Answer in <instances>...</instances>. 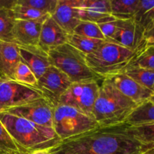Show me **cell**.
Masks as SVG:
<instances>
[{
	"mask_svg": "<svg viewBox=\"0 0 154 154\" xmlns=\"http://www.w3.org/2000/svg\"><path fill=\"white\" fill-rule=\"evenodd\" d=\"M128 130L126 123L99 126L61 141L51 154H142L147 150Z\"/></svg>",
	"mask_w": 154,
	"mask_h": 154,
	"instance_id": "6da1fadb",
	"label": "cell"
},
{
	"mask_svg": "<svg viewBox=\"0 0 154 154\" xmlns=\"http://www.w3.org/2000/svg\"><path fill=\"white\" fill-rule=\"evenodd\" d=\"M0 121L24 154L50 150L62 141L53 128L38 125L8 113H0Z\"/></svg>",
	"mask_w": 154,
	"mask_h": 154,
	"instance_id": "7a4b0ae2",
	"label": "cell"
},
{
	"mask_svg": "<svg viewBox=\"0 0 154 154\" xmlns=\"http://www.w3.org/2000/svg\"><path fill=\"white\" fill-rule=\"evenodd\" d=\"M138 105L122 94L107 78L102 79L93 117L100 126L123 123Z\"/></svg>",
	"mask_w": 154,
	"mask_h": 154,
	"instance_id": "3957f363",
	"label": "cell"
},
{
	"mask_svg": "<svg viewBox=\"0 0 154 154\" xmlns=\"http://www.w3.org/2000/svg\"><path fill=\"white\" fill-rule=\"evenodd\" d=\"M138 54L117 44L105 41L95 52L86 55L89 68L102 79L122 73Z\"/></svg>",
	"mask_w": 154,
	"mask_h": 154,
	"instance_id": "277c9868",
	"label": "cell"
},
{
	"mask_svg": "<svg viewBox=\"0 0 154 154\" xmlns=\"http://www.w3.org/2000/svg\"><path fill=\"white\" fill-rule=\"evenodd\" d=\"M48 54L51 66L66 74L72 83L86 81H102L89 68L86 55L66 43L51 50Z\"/></svg>",
	"mask_w": 154,
	"mask_h": 154,
	"instance_id": "5b68a950",
	"label": "cell"
},
{
	"mask_svg": "<svg viewBox=\"0 0 154 154\" xmlns=\"http://www.w3.org/2000/svg\"><path fill=\"white\" fill-rule=\"evenodd\" d=\"M94 118L70 106L58 105L54 108L53 129L62 141L99 127Z\"/></svg>",
	"mask_w": 154,
	"mask_h": 154,
	"instance_id": "8992f818",
	"label": "cell"
},
{
	"mask_svg": "<svg viewBox=\"0 0 154 154\" xmlns=\"http://www.w3.org/2000/svg\"><path fill=\"white\" fill-rule=\"evenodd\" d=\"M99 82L92 80L72 83L60 97L59 105L70 106L93 118V111L99 95Z\"/></svg>",
	"mask_w": 154,
	"mask_h": 154,
	"instance_id": "52a82bcc",
	"label": "cell"
},
{
	"mask_svg": "<svg viewBox=\"0 0 154 154\" xmlns=\"http://www.w3.org/2000/svg\"><path fill=\"white\" fill-rule=\"evenodd\" d=\"M42 97L44 96L38 89L11 79L0 78V113Z\"/></svg>",
	"mask_w": 154,
	"mask_h": 154,
	"instance_id": "ba28073f",
	"label": "cell"
},
{
	"mask_svg": "<svg viewBox=\"0 0 154 154\" xmlns=\"http://www.w3.org/2000/svg\"><path fill=\"white\" fill-rule=\"evenodd\" d=\"M54 108L46 98L42 97L8 109L5 113L29 120L38 125L53 128Z\"/></svg>",
	"mask_w": 154,
	"mask_h": 154,
	"instance_id": "9c48e42d",
	"label": "cell"
},
{
	"mask_svg": "<svg viewBox=\"0 0 154 154\" xmlns=\"http://www.w3.org/2000/svg\"><path fill=\"white\" fill-rule=\"evenodd\" d=\"M72 81L57 68L50 66L45 73L38 79L37 88L54 107L59 105V101L63 93L69 89Z\"/></svg>",
	"mask_w": 154,
	"mask_h": 154,
	"instance_id": "30bf717a",
	"label": "cell"
},
{
	"mask_svg": "<svg viewBox=\"0 0 154 154\" xmlns=\"http://www.w3.org/2000/svg\"><path fill=\"white\" fill-rule=\"evenodd\" d=\"M144 30L133 19L117 20L115 33L105 41L124 47L138 54L147 48L144 38Z\"/></svg>",
	"mask_w": 154,
	"mask_h": 154,
	"instance_id": "8fae6325",
	"label": "cell"
},
{
	"mask_svg": "<svg viewBox=\"0 0 154 154\" xmlns=\"http://www.w3.org/2000/svg\"><path fill=\"white\" fill-rule=\"evenodd\" d=\"M107 79L109 80L122 94L138 105L150 100L154 95L152 90L140 85L124 72L107 78Z\"/></svg>",
	"mask_w": 154,
	"mask_h": 154,
	"instance_id": "7c38bea8",
	"label": "cell"
},
{
	"mask_svg": "<svg viewBox=\"0 0 154 154\" xmlns=\"http://www.w3.org/2000/svg\"><path fill=\"white\" fill-rule=\"evenodd\" d=\"M80 0H58L57 8L51 15L54 20L69 35L72 34L81 22L78 7Z\"/></svg>",
	"mask_w": 154,
	"mask_h": 154,
	"instance_id": "4fadbf2b",
	"label": "cell"
},
{
	"mask_svg": "<svg viewBox=\"0 0 154 154\" xmlns=\"http://www.w3.org/2000/svg\"><path fill=\"white\" fill-rule=\"evenodd\" d=\"M69 34L63 29L51 16L42 23L38 45L45 52L68 43Z\"/></svg>",
	"mask_w": 154,
	"mask_h": 154,
	"instance_id": "5bb4252c",
	"label": "cell"
},
{
	"mask_svg": "<svg viewBox=\"0 0 154 154\" xmlns=\"http://www.w3.org/2000/svg\"><path fill=\"white\" fill-rule=\"evenodd\" d=\"M44 22L16 20L13 30L14 42L19 46H38Z\"/></svg>",
	"mask_w": 154,
	"mask_h": 154,
	"instance_id": "9a60e30c",
	"label": "cell"
},
{
	"mask_svg": "<svg viewBox=\"0 0 154 154\" xmlns=\"http://www.w3.org/2000/svg\"><path fill=\"white\" fill-rule=\"evenodd\" d=\"M19 51L21 61L29 67L37 79L51 66L48 54L38 46H19Z\"/></svg>",
	"mask_w": 154,
	"mask_h": 154,
	"instance_id": "2e32d148",
	"label": "cell"
},
{
	"mask_svg": "<svg viewBox=\"0 0 154 154\" xmlns=\"http://www.w3.org/2000/svg\"><path fill=\"white\" fill-rule=\"evenodd\" d=\"M78 12L81 21L98 23L111 16L110 0H80Z\"/></svg>",
	"mask_w": 154,
	"mask_h": 154,
	"instance_id": "e0dca14e",
	"label": "cell"
},
{
	"mask_svg": "<svg viewBox=\"0 0 154 154\" xmlns=\"http://www.w3.org/2000/svg\"><path fill=\"white\" fill-rule=\"evenodd\" d=\"M0 61L4 78H13L14 72L21 62L19 46L14 42H0Z\"/></svg>",
	"mask_w": 154,
	"mask_h": 154,
	"instance_id": "ac0fdd59",
	"label": "cell"
},
{
	"mask_svg": "<svg viewBox=\"0 0 154 154\" xmlns=\"http://www.w3.org/2000/svg\"><path fill=\"white\" fill-rule=\"evenodd\" d=\"M124 123L129 126L154 123V102L148 100L138 105L128 116Z\"/></svg>",
	"mask_w": 154,
	"mask_h": 154,
	"instance_id": "d6986e66",
	"label": "cell"
},
{
	"mask_svg": "<svg viewBox=\"0 0 154 154\" xmlns=\"http://www.w3.org/2000/svg\"><path fill=\"white\" fill-rule=\"evenodd\" d=\"M139 0H110L111 16L120 20L133 19Z\"/></svg>",
	"mask_w": 154,
	"mask_h": 154,
	"instance_id": "ffe728a7",
	"label": "cell"
},
{
	"mask_svg": "<svg viewBox=\"0 0 154 154\" xmlns=\"http://www.w3.org/2000/svg\"><path fill=\"white\" fill-rule=\"evenodd\" d=\"M123 72L140 85L152 91L153 90L154 72L153 71L147 70L135 65L130 64Z\"/></svg>",
	"mask_w": 154,
	"mask_h": 154,
	"instance_id": "44dd1931",
	"label": "cell"
},
{
	"mask_svg": "<svg viewBox=\"0 0 154 154\" xmlns=\"http://www.w3.org/2000/svg\"><path fill=\"white\" fill-rule=\"evenodd\" d=\"M104 42V40L90 38L75 33L69 35L68 38V43L85 55L95 52L103 44Z\"/></svg>",
	"mask_w": 154,
	"mask_h": 154,
	"instance_id": "7402d4cb",
	"label": "cell"
},
{
	"mask_svg": "<svg viewBox=\"0 0 154 154\" xmlns=\"http://www.w3.org/2000/svg\"><path fill=\"white\" fill-rule=\"evenodd\" d=\"M11 10L12 11L15 19L21 20H35L44 22L51 17L49 14L40 11L32 8L17 4L16 0H14V2Z\"/></svg>",
	"mask_w": 154,
	"mask_h": 154,
	"instance_id": "603a6c76",
	"label": "cell"
},
{
	"mask_svg": "<svg viewBox=\"0 0 154 154\" xmlns=\"http://www.w3.org/2000/svg\"><path fill=\"white\" fill-rule=\"evenodd\" d=\"M15 21L16 19L11 9L0 8V41L1 42H14L13 30Z\"/></svg>",
	"mask_w": 154,
	"mask_h": 154,
	"instance_id": "cb8c5ba5",
	"label": "cell"
},
{
	"mask_svg": "<svg viewBox=\"0 0 154 154\" xmlns=\"http://www.w3.org/2000/svg\"><path fill=\"white\" fill-rule=\"evenodd\" d=\"M154 18V0H139L133 20L145 29Z\"/></svg>",
	"mask_w": 154,
	"mask_h": 154,
	"instance_id": "d4e9b609",
	"label": "cell"
},
{
	"mask_svg": "<svg viewBox=\"0 0 154 154\" xmlns=\"http://www.w3.org/2000/svg\"><path fill=\"white\" fill-rule=\"evenodd\" d=\"M129 133L147 148L154 147V123L138 126H128Z\"/></svg>",
	"mask_w": 154,
	"mask_h": 154,
	"instance_id": "484cf974",
	"label": "cell"
},
{
	"mask_svg": "<svg viewBox=\"0 0 154 154\" xmlns=\"http://www.w3.org/2000/svg\"><path fill=\"white\" fill-rule=\"evenodd\" d=\"M12 80L33 88H37L38 87V79L36 76L29 67L22 61L17 66Z\"/></svg>",
	"mask_w": 154,
	"mask_h": 154,
	"instance_id": "4316f807",
	"label": "cell"
},
{
	"mask_svg": "<svg viewBox=\"0 0 154 154\" xmlns=\"http://www.w3.org/2000/svg\"><path fill=\"white\" fill-rule=\"evenodd\" d=\"M73 33L84 36V37L90 38L105 41V37L96 23L81 21L79 24L77 26L76 28L75 29Z\"/></svg>",
	"mask_w": 154,
	"mask_h": 154,
	"instance_id": "83f0119b",
	"label": "cell"
},
{
	"mask_svg": "<svg viewBox=\"0 0 154 154\" xmlns=\"http://www.w3.org/2000/svg\"><path fill=\"white\" fill-rule=\"evenodd\" d=\"M16 3L49 14L51 16L57 8L58 0H16Z\"/></svg>",
	"mask_w": 154,
	"mask_h": 154,
	"instance_id": "f1b7e54d",
	"label": "cell"
},
{
	"mask_svg": "<svg viewBox=\"0 0 154 154\" xmlns=\"http://www.w3.org/2000/svg\"><path fill=\"white\" fill-rule=\"evenodd\" d=\"M131 64L154 72V46L147 47L143 50Z\"/></svg>",
	"mask_w": 154,
	"mask_h": 154,
	"instance_id": "f546056e",
	"label": "cell"
},
{
	"mask_svg": "<svg viewBox=\"0 0 154 154\" xmlns=\"http://www.w3.org/2000/svg\"><path fill=\"white\" fill-rule=\"evenodd\" d=\"M0 152L24 154L15 144L1 121H0Z\"/></svg>",
	"mask_w": 154,
	"mask_h": 154,
	"instance_id": "4dcf8cb0",
	"label": "cell"
},
{
	"mask_svg": "<svg viewBox=\"0 0 154 154\" xmlns=\"http://www.w3.org/2000/svg\"><path fill=\"white\" fill-rule=\"evenodd\" d=\"M97 24L106 40L112 37L115 33L117 26V20L114 17L109 16L102 19Z\"/></svg>",
	"mask_w": 154,
	"mask_h": 154,
	"instance_id": "1f68e13d",
	"label": "cell"
},
{
	"mask_svg": "<svg viewBox=\"0 0 154 154\" xmlns=\"http://www.w3.org/2000/svg\"><path fill=\"white\" fill-rule=\"evenodd\" d=\"M144 38L147 47L154 46V18L144 29Z\"/></svg>",
	"mask_w": 154,
	"mask_h": 154,
	"instance_id": "d6a6232c",
	"label": "cell"
},
{
	"mask_svg": "<svg viewBox=\"0 0 154 154\" xmlns=\"http://www.w3.org/2000/svg\"><path fill=\"white\" fill-rule=\"evenodd\" d=\"M26 154H51L49 150H38V151L31 152V153H28Z\"/></svg>",
	"mask_w": 154,
	"mask_h": 154,
	"instance_id": "836d02e7",
	"label": "cell"
},
{
	"mask_svg": "<svg viewBox=\"0 0 154 154\" xmlns=\"http://www.w3.org/2000/svg\"><path fill=\"white\" fill-rule=\"evenodd\" d=\"M142 154H154V147L147 149L146 151H144Z\"/></svg>",
	"mask_w": 154,
	"mask_h": 154,
	"instance_id": "e575fe53",
	"label": "cell"
},
{
	"mask_svg": "<svg viewBox=\"0 0 154 154\" xmlns=\"http://www.w3.org/2000/svg\"><path fill=\"white\" fill-rule=\"evenodd\" d=\"M1 42V41H0ZM0 78H4L2 74V66H1V61H0Z\"/></svg>",
	"mask_w": 154,
	"mask_h": 154,
	"instance_id": "d590c367",
	"label": "cell"
},
{
	"mask_svg": "<svg viewBox=\"0 0 154 154\" xmlns=\"http://www.w3.org/2000/svg\"><path fill=\"white\" fill-rule=\"evenodd\" d=\"M0 154H18V153H4V152H0Z\"/></svg>",
	"mask_w": 154,
	"mask_h": 154,
	"instance_id": "8d00e7d4",
	"label": "cell"
},
{
	"mask_svg": "<svg viewBox=\"0 0 154 154\" xmlns=\"http://www.w3.org/2000/svg\"><path fill=\"white\" fill-rule=\"evenodd\" d=\"M150 101H152V102H154V95H153V96H152L151 99H150Z\"/></svg>",
	"mask_w": 154,
	"mask_h": 154,
	"instance_id": "74e56055",
	"label": "cell"
},
{
	"mask_svg": "<svg viewBox=\"0 0 154 154\" xmlns=\"http://www.w3.org/2000/svg\"><path fill=\"white\" fill-rule=\"evenodd\" d=\"M153 93H154V89H153Z\"/></svg>",
	"mask_w": 154,
	"mask_h": 154,
	"instance_id": "f35d334b",
	"label": "cell"
}]
</instances>
